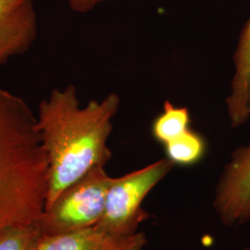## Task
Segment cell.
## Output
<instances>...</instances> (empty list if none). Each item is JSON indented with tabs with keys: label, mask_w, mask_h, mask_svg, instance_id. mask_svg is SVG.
I'll return each instance as SVG.
<instances>
[{
	"label": "cell",
	"mask_w": 250,
	"mask_h": 250,
	"mask_svg": "<svg viewBox=\"0 0 250 250\" xmlns=\"http://www.w3.org/2000/svg\"><path fill=\"white\" fill-rule=\"evenodd\" d=\"M174 166L173 162L164 158L115 177L107 192L104 212L96 227L117 235L139 232L140 224L149 217L142 208L145 198Z\"/></svg>",
	"instance_id": "277c9868"
},
{
	"label": "cell",
	"mask_w": 250,
	"mask_h": 250,
	"mask_svg": "<svg viewBox=\"0 0 250 250\" xmlns=\"http://www.w3.org/2000/svg\"><path fill=\"white\" fill-rule=\"evenodd\" d=\"M146 244L144 232L117 235L94 226L76 232L42 236L38 250H144Z\"/></svg>",
	"instance_id": "52a82bcc"
},
{
	"label": "cell",
	"mask_w": 250,
	"mask_h": 250,
	"mask_svg": "<svg viewBox=\"0 0 250 250\" xmlns=\"http://www.w3.org/2000/svg\"><path fill=\"white\" fill-rule=\"evenodd\" d=\"M41 237L37 223L13 225L0 231V250H38Z\"/></svg>",
	"instance_id": "8fae6325"
},
{
	"label": "cell",
	"mask_w": 250,
	"mask_h": 250,
	"mask_svg": "<svg viewBox=\"0 0 250 250\" xmlns=\"http://www.w3.org/2000/svg\"><path fill=\"white\" fill-rule=\"evenodd\" d=\"M37 35L33 0H0V66L27 52Z\"/></svg>",
	"instance_id": "8992f818"
},
{
	"label": "cell",
	"mask_w": 250,
	"mask_h": 250,
	"mask_svg": "<svg viewBox=\"0 0 250 250\" xmlns=\"http://www.w3.org/2000/svg\"><path fill=\"white\" fill-rule=\"evenodd\" d=\"M49 167L36 114L0 84V231L37 223L45 209Z\"/></svg>",
	"instance_id": "7a4b0ae2"
},
{
	"label": "cell",
	"mask_w": 250,
	"mask_h": 250,
	"mask_svg": "<svg viewBox=\"0 0 250 250\" xmlns=\"http://www.w3.org/2000/svg\"><path fill=\"white\" fill-rule=\"evenodd\" d=\"M243 250H250V247H248V248H246V249H244Z\"/></svg>",
	"instance_id": "4fadbf2b"
},
{
	"label": "cell",
	"mask_w": 250,
	"mask_h": 250,
	"mask_svg": "<svg viewBox=\"0 0 250 250\" xmlns=\"http://www.w3.org/2000/svg\"><path fill=\"white\" fill-rule=\"evenodd\" d=\"M73 11L85 13L94 9L99 3L106 0H67Z\"/></svg>",
	"instance_id": "7c38bea8"
},
{
	"label": "cell",
	"mask_w": 250,
	"mask_h": 250,
	"mask_svg": "<svg viewBox=\"0 0 250 250\" xmlns=\"http://www.w3.org/2000/svg\"><path fill=\"white\" fill-rule=\"evenodd\" d=\"M121 105L116 93L80 105L75 85L53 89L43 99L36 126L49 167L45 207L65 188L111 159L107 141Z\"/></svg>",
	"instance_id": "6da1fadb"
},
{
	"label": "cell",
	"mask_w": 250,
	"mask_h": 250,
	"mask_svg": "<svg viewBox=\"0 0 250 250\" xmlns=\"http://www.w3.org/2000/svg\"><path fill=\"white\" fill-rule=\"evenodd\" d=\"M166 158L174 165L192 166L205 156V139L196 131L189 129L168 144L164 145Z\"/></svg>",
	"instance_id": "30bf717a"
},
{
	"label": "cell",
	"mask_w": 250,
	"mask_h": 250,
	"mask_svg": "<svg viewBox=\"0 0 250 250\" xmlns=\"http://www.w3.org/2000/svg\"><path fill=\"white\" fill-rule=\"evenodd\" d=\"M191 118L188 107H176L166 100L163 109L153 121L151 133L154 139L162 146L188 132Z\"/></svg>",
	"instance_id": "9c48e42d"
},
{
	"label": "cell",
	"mask_w": 250,
	"mask_h": 250,
	"mask_svg": "<svg viewBox=\"0 0 250 250\" xmlns=\"http://www.w3.org/2000/svg\"><path fill=\"white\" fill-rule=\"evenodd\" d=\"M232 62L234 73L225 104L230 125L237 128L250 118V18L242 28Z\"/></svg>",
	"instance_id": "ba28073f"
},
{
	"label": "cell",
	"mask_w": 250,
	"mask_h": 250,
	"mask_svg": "<svg viewBox=\"0 0 250 250\" xmlns=\"http://www.w3.org/2000/svg\"><path fill=\"white\" fill-rule=\"evenodd\" d=\"M213 208L220 221L236 226L250 221V143L237 147L215 189Z\"/></svg>",
	"instance_id": "5b68a950"
},
{
	"label": "cell",
	"mask_w": 250,
	"mask_h": 250,
	"mask_svg": "<svg viewBox=\"0 0 250 250\" xmlns=\"http://www.w3.org/2000/svg\"><path fill=\"white\" fill-rule=\"evenodd\" d=\"M115 177L99 166L77 180L46 206L37 222L42 236L76 232L99 224Z\"/></svg>",
	"instance_id": "3957f363"
}]
</instances>
